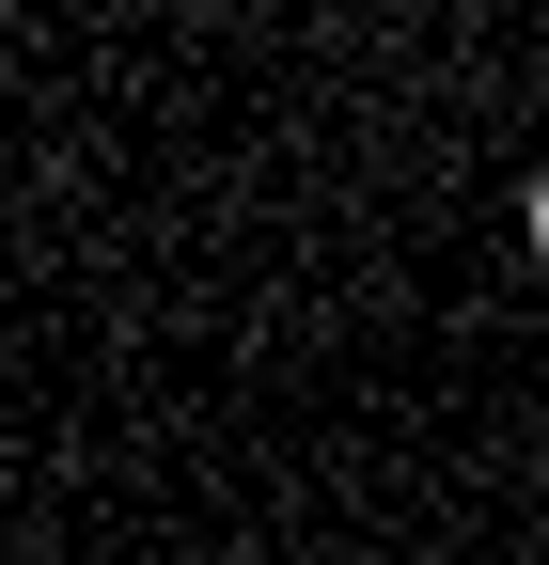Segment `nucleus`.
<instances>
[{
	"label": "nucleus",
	"mask_w": 549,
	"mask_h": 565,
	"mask_svg": "<svg viewBox=\"0 0 549 565\" xmlns=\"http://www.w3.org/2000/svg\"><path fill=\"white\" fill-rule=\"evenodd\" d=\"M534 252H549V189H534Z\"/></svg>",
	"instance_id": "obj_1"
}]
</instances>
